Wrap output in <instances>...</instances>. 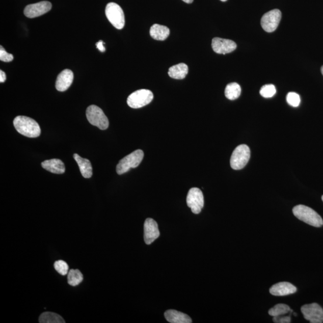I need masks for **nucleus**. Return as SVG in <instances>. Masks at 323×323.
Returning a JSON list of instances; mask_svg holds the SVG:
<instances>
[{"mask_svg": "<svg viewBox=\"0 0 323 323\" xmlns=\"http://www.w3.org/2000/svg\"><path fill=\"white\" fill-rule=\"evenodd\" d=\"M13 125L17 131L29 138H36L41 133V128L38 123L29 117L19 116L13 120Z\"/></svg>", "mask_w": 323, "mask_h": 323, "instance_id": "nucleus-1", "label": "nucleus"}, {"mask_svg": "<svg viewBox=\"0 0 323 323\" xmlns=\"http://www.w3.org/2000/svg\"><path fill=\"white\" fill-rule=\"evenodd\" d=\"M293 214L295 218L307 224L319 228L323 225V221L321 216L314 209L303 205L295 206L293 209Z\"/></svg>", "mask_w": 323, "mask_h": 323, "instance_id": "nucleus-2", "label": "nucleus"}, {"mask_svg": "<svg viewBox=\"0 0 323 323\" xmlns=\"http://www.w3.org/2000/svg\"><path fill=\"white\" fill-rule=\"evenodd\" d=\"M144 157V152L142 150H137L119 161L116 167L117 173L122 175L129 171L130 168L139 167Z\"/></svg>", "mask_w": 323, "mask_h": 323, "instance_id": "nucleus-3", "label": "nucleus"}, {"mask_svg": "<svg viewBox=\"0 0 323 323\" xmlns=\"http://www.w3.org/2000/svg\"><path fill=\"white\" fill-rule=\"evenodd\" d=\"M87 119L91 125L98 127L101 130H105L109 128V121L102 109L99 106L92 105L88 106L87 110Z\"/></svg>", "mask_w": 323, "mask_h": 323, "instance_id": "nucleus-4", "label": "nucleus"}, {"mask_svg": "<svg viewBox=\"0 0 323 323\" xmlns=\"http://www.w3.org/2000/svg\"><path fill=\"white\" fill-rule=\"evenodd\" d=\"M105 15L110 22L113 26L118 30L124 27L125 23V15L120 6L115 3H110L106 6Z\"/></svg>", "mask_w": 323, "mask_h": 323, "instance_id": "nucleus-5", "label": "nucleus"}, {"mask_svg": "<svg viewBox=\"0 0 323 323\" xmlns=\"http://www.w3.org/2000/svg\"><path fill=\"white\" fill-rule=\"evenodd\" d=\"M153 99L152 91L147 89H140L129 96L127 99V104L132 109H140L150 104Z\"/></svg>", "mask_w": 323, "mask_h": 323, "instance_id": "nucleus-6", "label": "nucleus"}, {"mask_svg": "<svg viewBox=\"0 0 323 323\" xmlns=\"http://www.w3.org/2000/svg\"><path fill=\"white\" fill-rule=\"evenodd\" d=\"M250 157V150L246 144H241L233 151L231 158L232 169L239 170L245 168Z\"/></svg>", "mask_w": 323, "mask_h": 323, "instance_id": "nucleus-7", "label": "nucleus"}, {"mask_svg": "<svg viewBox=\"0 0 323 323\" xmlns=\"http://www.w3.org/2000/svg\"><path fill=\"white\" fill-rule=\"evenodd\" d=\"M186 202L192 212L195 214H199L204 205V198L202 192L197 187L191 189L188 192Z\"/></svg>", "mask_w": 323, "mask_h": 323, "instance_id": "nucleus-8", "label": "nucleus"}, {"mask_svg": "<svg viewBox=\"0 0 323 323\" xmlns=\"http://www.w3.org/2000/svg\"><path fill=\"white\" fill-rule=\"evenodd\" d=\"M281 19V12L280 10L274 9L267 12L261 19V25L267 33H272L278 28Z\"/></svg>", "mask_w": 323, "mask_h": 323, "instance_id": "nucleus-9", "label": "nucleus"}, {"mask_svg": "<svg viewBox=\"0 0 323 323\" xmlns=\"http://www.w3.org/2000/svg\"><path fill=\"white\" fill-rule=\"evenodd\" d=\"M301 311L305 319L311 323L323 322V309L317 304L313 303L302 306Z\"/></svg>", "mask_w": 323, "mask_h": 323, "instance_id": "nucleus-10", "label": "nucleus"}, {"mask_svg": "<svg viewBox=\"0 0 323 323\" xmlns=\"http://www.w3.org/2000/svg\"><path fill=\"white\" fill-rule=\"evenodd\" d=\"M51 9V4L49 2L44 1L26 6L24 14L29 18H37L42 16Z\"/></svg>", "mask_w": 323, "mask_h": 323, "instance_id": "nucleus-11", "label": "nucleus"}, {"mask_svg": "<svg viewBox=\"0 0 323 323\" xmlns=\"http://www.w3.org/2000/svg\"><path fill=\"white\" fill-rule=\"evenodd\" d=\"M159 236L160 232L156 222L152 219H147L144 225V239L146 245H152Z\"/></svg>", "mask_w": 323, "mask_h": 323, "instance_id": "nucleus-12", "label": "nucleus"}, {"mask_svg": "<svg viewBox=\"0 0 323 323\" xmlns=\"http://www.w3.org/2000/svg\"><path fill=\"white\" fill-rule=\"evenodd\" d=\"M236 44L231 40L216 37L212 40V49L219 54L231 53L236 49Z\"/></svg>", "mask_w": 323, "mask_h": 323, "instance_id": "nucleus-13", "label": "nucleus"}, {"mask_svg": "<svg viewBox=\"0 0 323 323\" xmlns=\"http://www.w3.org/2000/svg\"><path fill=\"white\" fill-rule=\"evenodd\" d=\"M297 288L288 282H281L274 284L270 289V293L276 297H285L295 293Z\"/></svg>", "mask_w": 323, "mask_h": 323, "instance_id": "nucleus-14", "label": "nucleus"}, {"mask_svg": "<svg viewBox=\"0 0 323 323\" xmlns=\"http://www.w3.org/2000/svg\"><path fill=\"white\" fill-rule=\"evenodd\" d=\"M74 74L70 70L65 69L61 72L57 79L56 88L58 91H67L73 83Z\"/></svg>", "mask_w": 323, "mask_h": 323, "instance_id": "nucleus-15", "label": "nucleus"}, {"mask_svg": "<svg viewBox=\"0 0 323 323\" xmlns=\"http://www.w3.org/2000/svg\"><path fill=\"white\" fill-rule=\"evenodd\" d=\"M164 315L167 320L171 323H191L192 322L190 316L173 309L167 311L165 312Z\"/></svg>", "mask_w": 323, "mask_h": 323, "instance_id": "nucleus-16", "label": "nucleus"}, {"mask_svg": "<svg viewBox=\"0 0 323 323\" xmlns=\"http://www.w3.org/2000/svg\"><path fill=\"white\" fill-rule=\"evenodd\" d=\"M42 166L44 169L54 174H62L65 171L63 162L58 159L44 160L42 163Z\"/></svg>", "mask_w": 323, "mask_h": 323, "instance_id": "nucleus-17", "label": "nucleus"}, {"mask_svg": "<svg viewBox=\"0 0 323 323\" xmlns=\"http://www.w3.org/2000/svg\"><path fill=\"white\" fill-rule=\"evenodd\" d=\"M74 159L78 164L82 176L86 178H91L92 176V167L91 162L82 157L78 154H74Z\"/></svg>", "mask_w": 323, "mask_h": 323, "instance_id": "nucleus-18", "label": "nucleus"}, {"mask_svg": "<svg viewBox=\"0 0 323 323\" xmlns=\"http://www.w3.org/2000/svg\"><path fill=\"white\" fill-rule=\"evenodd\" d=\"M170 34V30L167 26L154 24L151 26L150 34L153 39L164 41L166 40Z\"/></svg>", "mask_w": 323, "mask_h": 323, "instance_id": "nucleus-19", "label": "nucleus"}, {"mask_svg": "<svg viewBox=\"0 0 323 323\" xmlns=\"http://www.w3.org/2000/svg\"><path fill=\"white\" fill-rule=\"evenodd\" d=\"M189 71V68L186 64L184 63L178 64L170 68L168 70V75L170 77L174 79L181 80L186 76Z\"/></svg>", "mask_w": 323, "mask_h": 323, "instance_id": "nucleus-20", "label": "nucleus"}, {"mask_svg": "<svg viewBox=\"0 0 323 323\" xmlns=\"http://www.w3.org/2000/svg\"><path fill=\"white\" fill-rule=\"evenodd\" d=\"M240 93H241V89L239 84L231 83L226 86L225 94L226 97L230 100H235L238 98Z\"/></svg>", "mask_w": 323, "mask_h": 323, "instance_id": "nucleus-21", "label": "nucleus"}, {"mask_svg": "<svg viewBox=\"0 0 323 323\" xmlns=\"http://www.w3.org/2000/svg\"><path fill=\"white\" fill-rule=\"evenodd\" d=\"M40 323H64V319L61 316L53 312H46L40 315L39 317Z\"/></svg>", "mask_w": 323, "mask_h": 323, "instance_id": "nucleus-22", "label": "nucleus"}, {"mask_svg": "<svg viewBox=\"0 0 323 323\" xmlns=\"http://www.w3.org/2000/svg\"><path fill=\"white\" fill-rule=\"evenodd\" d=\"M68 283L71 286H77L84 280V276L80 271L71 270L68 273Z\"/></svg>", "mask_w": 323, "mask_h": 323, "instance_id": "nucleus-23", "label": "nucleus"}, {"mask_svg": "<svg viewBox=\"0 0 323 323\" xmlns=\"http://www.w3.org/2000/svg\"><path fill=\"white\" fill-rule=\"evenodd\" d=\"M292 310L288 305L286 304H277L270 309L268 313L272 317H278V316L284 315L291 312Z\"/></svg>", "mask_w": 323, "mask_h": 323, "instance_id": "nucleus-24", "label": "nucleus"}, {"mask_svg": "<svg viewBox=\"0 0 323 323\" xmlns=\"http://www.w3.org/2000/svg\"><path fill=\"white\" fill-rule=\"evenodd\" d=\"M277 92L276 88L273 85H266L261 88L260 94L263 97L270 98L274 97Z\"/></svg>", "mask_w": 323, "mask_h": 323, "instance_id": "nucleus-25", "label": "nucleus"}, {"mask_svg": "<svg viewBox=\"0 0 323 323\" xmlns=\"http://www.w3.org/2000/svg\"><path fill=\"white\" fill-rule=\"evenodd\" d=\"M287 102L293 107H297L301 103L300 96L295 92H289L287 95Z\"/></svg>", "mask_w": 323, "mask_h": 323, "instance_id": "nucleus-26", "label": "nucleus"}, {"mask_svg": "<svg viewBox=\"0 0 323 323\" xmlns=\"http://www.w3.org/2000/svg\"><path fill=\"white\" fill-rule=\"evenodd\" d=\"M55 269L62 276L68 274L69 267L67 263L63 260H58L54 263Z\"/></svg>", "mask_w": 323, "mask_h": 323, "instance_id": "nucleus-27", "label": "nucleus"}, {"mask_svg": "<svg viewBox=\"0 0 323 323\" xmlns=\"http://www.w3.org/2000/svg\"><path fill=\"white\" fill-rule=\"evenodd\" d=\"M13 60L12 54H10L5 50L2 46L0 47V60L6 63H9Z\"/></svg>", "mask_w": 323, "mask_h": 323, "instance_id": "nucleus-28", "label": "nucleus"}, {"mask_svg": "<svg viewBox=\"0 0 323 323\" xmlns=\"http://www.w3.org/2000/svg\"><path fill=\"white\" fill-rule=\"evenodd\" d=\"M274 322L277 323H289L291 322L290 315L288 316H278V317H274L273 318Z\"/></svg>", "mask_w": 323, "mask_h": 323, "instance_id": "nucleus-29", "label": "nucleus"}, {"mask_svg": "<svg viewBox=\"0 0 323 323\" xmlns=\"http://www.w3.org/2000/svg\"><path fill=\"white\" fill-rule=\"evenodd\" d=\"M104 43L103 42V41L100 40L98 42L96 43V46H97V49L101 51V52H104L105 51V48L104 46Z\"/></svg>", "mask_w": 323, "mask_h": 323, "instance_id": "nucleus-30", "label": "nucleus"}, {"mask_svg": "<svg viewBox=\"0 0 323 323\" xmlns=\"http://www.w3.org/2000/svg\"><path fill=\"white\" fill-rule=\"evenodd\" d=\"M6 80V75L4 71H0V82L4 83Z\"/></svg>", "mask_w": 323, "mask_h": 323, "instance_id": "nucleus-31", "label": "nucleus"}, {"mask_svg": "<svg viewBox=\"0 0 323 323\" xmlns=\"http://www.w3.org/2000/svg\"><path fill=\"white\" fill-rule=\"evenodd\" d=\"M182 1L187 3V4H191V3H193L194 0H182Z\"/></svg>", "mask_w": 323, "mask_h": 323, "instance_id": "nucleus-32", "label": "nucleus"}, {"mask_svg": "<svg viewBox=\"0 0 323 323\" xmlns=\"http://www.w3.org/2000/svg\"><path fill=\"white\" fill-rule=\"evenodd\" d=\"M321 73H322V74L323 75V65H322V67L321 68Z\"/></svg>", "mask_w": 323, "mask_h": 323, "instance_id": "nucleus-33", "label": "nucleus"}, {"mask_svg": "<svg viewBox=\"0 0 323 323\" xmlns=\"http://www.w3.org/2000/svg\"><path fill=\"white\" fill-rule=\"evenodd\" d=\"M221 1H222V2H226V1H227V0H221Z\"/></svg>", "mask_w": 323, "mask_h": 323, "instance_id": "nucleus-34", "label": "nucleus"}, {"mask_svg": "<svg viewBox=\"0 0 323 323\" xmlns=\"http://www.w3.org/2000/svg\"><path fill=\"white\" fill-rule=\"evenodd\" d=\"M322 200L323 201V195H322Z\"/></svg>", "mask_w": 323, "mask_h": 323, "instance_id": "nucleus-35", "label": "nucleus"}]
</instances>
